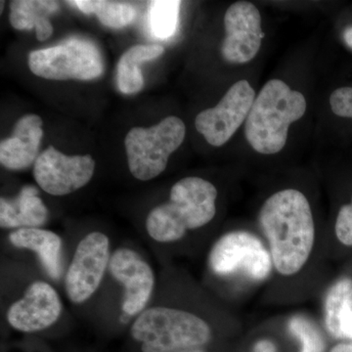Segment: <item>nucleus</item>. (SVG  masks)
<instances>
[{
  "label": "nucleus",
  "mask_w": 352,
  "mask_h": 352,
  "mask_svg": "<svg viewBox=\"0 0 352 352\" xmlns=\"http://www.w3.org/2000/svg\"><path fill=\"white\" fill-rule=\"evenodd\" d=\"M258 226L272 259L273 270L293 277L307 265L316 242L309 201L296 189L278 191L259 210Z\"/></svg>",
  "instance_id": "f257e3e1"
},
{
  "label": "nucleus",
  "mask_w": 352,
  "mask_h": 352,
  "mask_svg": "<svg viewBox=\"0 0 352 352\" xmlns=\"http://www.w3.org/2000/svg\"><path fill=\"white\" fill-rule=\"evenodd\" d=\"M217 199L212 183L197 176L182 178L171 188L170 201L148 214L146 230L156 242H177L189 231L200 229L214 219Z\"/></svg>",
  "instance_id": "f03ea898"
},
{
  "label": "nucleus",
  "mask_w": 352,
  "mask_h": 352,
  "mask_svg": "<svg viewBox=\"0 0 352 352\" xmlns=\"http://www.w3.org/2000/svg\"><path fill=\"white\" fill-rule=\"evenodd\" d=\"M307 100L283 80L266 82L254 99L245 122V136L252 149L264 155L279 153L286 145L289 127L303 117Z\"/></svg>",
  "instance_id": "7ed1b4c3"
},
{
  "label": "nucleus",
  "mask_w": 352,
  "mask_h": 352,
  "mask_svg": "<svg viewBox=\"0 0 352 352\" xmlns=\"http://www.w3.org/2000/svg\"><path fill=\"white\" fill-rule=\"evenodd\" d=\"M131 335L142 352H177L206 346L212 329L195 314L179 308L154 307L138 315Z\"/></svg>",
  "instance_id": "20e7f679"
},
{
  "label": "nucleus",
  "mask_w": 352,
  "mask_h": 352,
  "mask_svg": "<svg viewBox=\"0 0 352 352\" xmlns=\"http://www.w3.org/2000/svg\"><path fill=\"white\" fill-rule=\"evenodd\" d=\"M185 134L184 122L175 116L166 117L149 129H131L124 145L131 175L141 182H148L161 175L173 153L184 141Z\"/></svg>",
  "instance_id": "39448f33"
},
{
  "label": "nucleus",
  "mask_w": 352,
  "mask_h": 352,
  "mask_svg": "<svg viewBox=\"0 0 352 352\" xmlns=\"http://www.w3.org/2000/svg\"><path fill=\"white\" fill-rule=\"evenodd\" d=\"M28 63L34 75L45 80H91L104 72L100 51L82 38H69L56 46L32 51Z\"/></svg>",
  "instance_id": "423d86ee"
},
{
  "label": "nucleus",
  "mask_w": 352,
  "mask_h": 352,
  "mask_svg": "<svg viewBox=\"0 0 352 352\" xmlns=\"http://www.w3.org/2000/svg\"><path fill=\"white\" fill-rule=\"evenodd\" d=\"M208 266L220 277L243 276L263 282L273 271L267 245L247 231L224 234L215 242L208 256Z\"/></svg>",
  "instance_id": "0eeeda50"
},
{
  "label": "nucleus",
  "mask_w": 352,
  "mask_h": 352,
  "mask_svg": "<svg viewBox=\"0 0 352 352\" xmlns=\"http://www.w3.org/2000/svg\"><path fill=\"white\" fill-rule=\"evenodd\" d=\"M110 241L105 234L91 232L80 240L65 278L72 302H85L100 286L110 263Z\"/></svg>",
  "instance_id": "6e6552de"
},
{
  "label": "nucleus",
  "mask_w": 352,
  "mask_h": 352,
  "mask_svg": "<svg viewBox=\"0 0 352 352\" xmlns=\"http://www.w3.org/2000/svg\"><path fill=\"white\" fill-rule=\"evenodd\" d=\"M254 99L256 94L248 80L234 83L215 107L197 116V131L208 144L214 147L226 144L245 122Z\"/></svg>",
  "instance_id": "1a4fd4ad"
},
{
  "label": "nucleus",
  "mask_w": 352,
  "mask_h": 352,
  "mask_svg": "<svg viewBox=\"0 0 352 352\" xmlns=\"http://www.w3.org/2000/svg\"><path fill=\"white\" fill-rule=\"evenodd\" d=\"M94 170L95 161L90 155L67 156L50 146L36 159L34 177L46 193L65 196L85 187Z\"/></svg>",
  "instance_id": "9d476101"
},
{
  "label": "nucleus",
  "mask_w": 352,
  "mask_h": 352,
  "mask_svg": "<svg viewBox=\"0 0 352 352\" xmlns=\"http://www.w3.org/2000/svg\"><path fill=\"white\" fill-rule=\"evenodd\" d=\"M224 28L222 57L232 64L252 61L261 50L264 38L261 13L256 6L248 1L235 2L224 15Z\"/></svg>",
  "instance_id": "9b49d317"
},
{
  "label": "nucleus",
  "mask_w": 352,
  "mask_h": 352,
  "mask_svg": "<svg viewBox=\"0 0 352 352\" xmlns=\"http://www.w3.org/2000/svg\"><path fill=\"white\" fill-rule=\"evenodd\" d=\"M109 271L113 279L124 286V314L134 316L144 311L155 287L151 266L133 250L120 248L111 256Z\"/></svg>",
  "instance_id": "f8f14e48"
},
{
  "label": "nucleus",
  "mask_w": 352,
  "mask_h": 352,
  "mask_svg": "<svg viewBox=\"0 0 352 352\" xmlns=\"http://www.w3.org/2000/svg\"><path fill=\"white\" fill-rule=\"evenodd\" d=\"M62 311L56 289L44 281L30 285L7 312L9 325L22 333H38L54 325Z\"/></svg>",
  "instance_id": "ddd939ff"
},
{
  "label": "nucleus",
  "mask_w": 352,
  "mask_h": 352,
  "mask_svg": "<svg viewBox=\"0 0 352 352\" xmlns=\"http://www.w3.org/2000/svg\"><path fill=\"white\" fill-rule=\"evenodd\" d=\"M43 138V120L36 115L21 118L12 135L0 143V163L11 170H22L36 163Z\"/></svg>",
  "instance_id": "4468645a"
},
{
  "label": "nucleus",
  "mask_w": 352,
  "mask_h": 352,
  "mask_svg": "<svg viewBox=\"0 0 352 352\" xmlns=\"http://www.w3.org/2000/svg\"><path fill=\"white\" fill-rule=\"evenodd\" d=\"M48 219V210L34 186H25L12 200H0L1 228H39Z\"/></svg>",
  "instance_id": "2eb2a0df"
},
{
  "label": "nucleus",
  "mask_w": 352,
  "mask_h": 352,
  "mask_svg": "<svg viewBox=\"0 0 352 352\" xmlns=\"http://www.w3.org/2000/svg\"><path fill=\"white\" fill-rule=\"evenodd\" d=\"M9 240L14 247L36 252L46 273L54 280L60 277L62 239L56 233L41 228L16 229Z\"/></svg>",
  "instance_id": "dca6fc26"
},
{
  "label": "nucleus",
  "mask_w": 352,
  "mask_h": 352,
  "mask_svg": "<svg viewBox=\"0 0 352 352\" xmlns=\"http://www.w3.org/2000/svg\"><path fill=\"white\" fill-rule=\"evenodd\" d=\"M59 10L56 1L46 0H15L10 4V24L14 29L36 30L38 41L52 36L53 27L48 17Z\"/></svg>",
  "instance_id": "f3484780"
},
{
  "label": "nucleus",
  "mask_w": 352,
  "mask_h": 352,
  "mask_svg": "<svg viewBox=\"0 0 352 352\" xmlns=\"http://www.w3.org/2000/svg\"><path fill=\"white\" fill-rule=\"evenodd\" d=\"M352 315V280L342 277L329 289L324 302V321L329 333L337 339L347 338Z\"/></svg>",
  "instance_id": "a211bd4d"
},
{
  "label": "nucleus",
  "mask_w": 352,
  "mask_h": 352,
  "mask_svg": "<svg viewBox=\"0 0 352 352\" xmlns=\"http://www.w3.org/2000/svg\"><path fill=\"white\" fill-rule=\"evenodd\" d=\"M164 53V48L159 44H139L126 51L118 64L117 80L120 91L124 94L140 91L144 87L140 65L157 59Z\"/></svg>",
  "instance_id": "6ab92c4d"
},
{
  "label": "nucleus",
  "mask_w": 352,
  "mask_h": 352,
  "mask_svg": "<svg viewBox=\"0 0 352 352\" xmlns=\"http://www.w3.org/2000/svg\"><path fill=\"white\" fill-rule=\"evenodd\" d=\"M75 4L85 14H94L99 21L112 29H122L133 22L136 11L131 6L122 2L102 1V0H76Z\"/></svg>",
  "instance_id": "aec40b11"
},
{
  "label": "nucleus",
  "mask_w": 352,
  "mask_h": 352,
  "mask_svg": "<svg viewBox=\"0 0 352 352\" xmlns=\"http://www.w3.org/2000/svg\"><path fill=\"white\" fill-rule=\"evenodd\" d=\"M180 4L175 0L153 1L150 9V25L157 38L168 39L175 34L179 18Z\"/></svg>",
  "instance_id": "412c9836"
},
{
  "label": "nucleus",
  "mask_w": 352,
  "mask_h": 352,
  "mask_svg": "<svg viewBox=\"0 0 352 352\" xmlns=\"http://www.w3.org/2000/svg\"><path fill=\"white\" fill-rule=\"evenodd\" d=\"M289 332L300 340V352H325L326 344L320 329L314 321L302 315H296L289 321Z\"/></svg>",
  "instance_id": "4be33fe9"
},
{
  "label": "nucleus",
  "mask_w": 352,
  "mask_h": 352,
  "mask_svg": "<svg viewBox=\"0 0 352 352\" xmlns=\"http://www.w3.org/2000/svg\"><path fill=\"white\" fill-rule=\"evenodd\" d=\"M335 234L340 244L352 247V199L351 204L340 208L336 219Z\"/></svg>",
  "instance_id": "5701e85b"
},
{
  "label": "nucleus",
  "mask_w": 352,
  "mask_h": 352,
  "mask_svg": "<svg viewBox=\"0 0 352 352\" xmlns=\"http://www.w3.org/2000/svg\"><path fill=\"white\" fill-rule=\"evenodd\" d=\"M330 105L335 115L352 119V87L336 89L331 94Z\"/></svg>",
  "instance_id": "b1692460"
},
{
  "label": "nucleus",
  "mask_w": 352,
  "mask_h": 352,
  "mask_svg": "<svg viewBox=\"0 0 352 352\" xmlns=\"http://www.w3.org/2000/svg\"><path fill=\"white\" fill-rule=\"evenodd\" d=\"M252 352H276V346L270 340H259L254 344Z\"/></svg>",
  "instance_id": "393cba45"
},
{
  "label": "nucleus",
  "mask_w": 352,
  "mask_h": 352,
  "mask_svg": "<svg viewBox=\"0 0 352 352\" xmlns=\"http://www.w3.org/2000/svg\"><path fill=\"white\" fill-rule=\"evenodd\" d=\"M330 352H352V344H338Z\"/></svg>",
  "instance_id": "a878e982"
},
{
  "label": "nucleus",
  "mask_w": 352,
  "mask_h": 352,
  "mask_svg": "<svg viewBox=\"0 0 352 352\" xmlns=\"http://www.w3.org/2000/svg\"><path fill=\"white\" fill-rule=\"evenodd\" d=\"M344 39L347 45L352 50V25L347 28L346 31L344 32Z\"/></svg>",
  "instance_id": "bb28decb"
}]
</instances>
